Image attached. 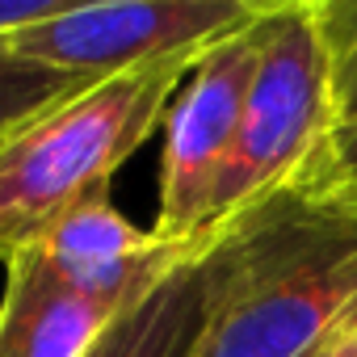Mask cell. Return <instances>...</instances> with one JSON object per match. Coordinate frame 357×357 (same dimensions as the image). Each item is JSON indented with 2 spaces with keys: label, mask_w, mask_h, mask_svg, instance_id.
Here are the masks:
<instances>
[{
  "label": "cell",
  "mask_w": 357,
  "mask_h": 357,
  "mask_svg": "<svg viewBox=\"0 0 357 357\" xmlns=\"http://www.w3.org/2000/svg\"><path fill=\"white\" fill-rule=\"evenodd\" d=\"M194 357H298L357 303V181L311 160L223 227Z\"/></svg>",
  "instance_id": "6da1fadb"
},
{
  "label": "cell",
  "mask_w": 357,
  "mask_h": 357,
  "mask_svg": "<svg viewBox=\"0 0 357 357\" xmlns=\"http://www.w3.org/2000/svg\"><path fill=\"white\" fill-rule=\"evenodd\" d=\"M198 59L93 80L0 147V261L43 244L59 219L109 198L114 172L147 143Z\"/></svg>",
  "instance_id": "7a4b0ae2"
},
{
  "label": "cell",
  "mask_w": 357,
  "mask_h": 357,
  "mask_svg": "<svg viewBox=\"0 0 357 357\" xmlns=\"http://www.w3.org/2000/svg\"><path fill=\"white\" fill-rule=\"evenodd\" d=\"M332 130V43L319 0H269L257 22V68L211 202L206 236L219 240L248 206L294 181L324 151Z\"/></svg>",
  "instance_id": "3957f363"
},
{
  "label": "cell",
  "mask_w": 357,
  "mask_h": 357,
  "mask_svg": "<svg viewBox=\"0 0 357 357\" xmlns=\"http://www.w3.org/2000/svg\"><path fill=\"white\" fill-rule=\"evenodd\" d=\"M261 13L265 0H105L68 5L0 43L43 68L105 80L147 63L202 59L223 38L248 30Z\"/></svg>",
  "instance_id": "277c9868"
},
{
  "label": "cell",
  "mask_w": 357,
  "mask_h": 357,
  "mask_svg": "<svg viewBox=\"0 0 357 357\" xmlns=\"http://www.w3.org/2000/svg\"><path fill=\"white\" fill-rule=\"evenodd\" d=\"M257 22L211 47L164 114L160 211L151 231L168 244H215L206 236V219L257 68Z\"/></svg>",
  "instance_id": "5b68a950"
},
{
  "label": "cell",
  "mask_w": 357,
  "mask_h": 357,
  "mask_svg": "<svg viewBox=\"0 0 357 357\" xmlns=\"http://www.w3.org/2000/svg\"><path fill=\"white\" fill-rule=\"evenodd\" d=\"M34 248L63 282L126 315L168 273H176L211 244H168L155 231H143L126 215H118L109 198H93L59 219L55 231Z\"/></svg>",
  "instance_id": "8992f818"
},
{
  "label": "cell",
  "mask_w": 357,
  "mask_h": 357,
  "mask_svg": "<svg viewBox=\"0 0 357 357\" xmlns=\"http://www.w3.org/2000/svg\"><path fill=\"white\" fill-rule=\"evenodd\" d=\"M118 311L63 282L38 248L9 261L0 303V357H89Z\"/></svg>",
  "instance_id": "52a82bcc"
},
{
  "label": "cell",
  "mask_w": 357,
  "mask_h": 357,
  "mask_svg": "<svg viewBox=\"0 0 357 357\" xmlns=\"http://www.w3.org/2000/svg\"><path fill=\"white\" fill-rule=\"evenodd\" d=\"M206 252L185 261L147 298H139L126 315H118L109 332L89 349V357H194L206 332V315H211Z\"/></svg>",
  "instance_id": "ba28073f"
},
{
  "label": "cell",
  "mask_w": 357,
  "mask_h": 357,
  "mask_svg": "<svg viewBox=\"0 0 357 357\" xmlns=\"http://www.w3.org/2000/svg\"><path fill=\"white\" fill-rule=\"evenodd\" d=\"M93 80L43 68L34 59H22V55H13L5 43H0V147H5L22 126L43 118L51 105L76 97Z\"/></svg>",
  "instance_id": "9c48e42d"
},
{
  "label": "cell",
  "mask_w": 357,
  "mask_h": 357,
  "mask_svg": "<svg viewBox=\"0 0 357 357\" xmlns=\"http://www.w3.org/2000/svg\"><path fill=\"white\" fill-rule=\"evenodd\" d=\"M332 43V105L336 126L357 122V0L353 5H319Z\"/></svg>",
  "instance_id": "30bf717a"
},
{
  "label": "cell",
  "mask_w": 357,
  "mask_h": 357,
  "mask_svg": "<svg viewBox=\"0 0 357 357\" xmlns=\"http://www.w3.org/2000/svg\"><path fill=\"white\" fill-rule=\"evenodd\" d=\"M315 164L332 176V181H357V122L353 126H336L324 143V151L315 155Z\"/></svg>",
  "instance_id": "8fae6325"
},
{
  "label": "cell",
  "mask_w": 357,
  "mask_h": 357,
  "mask_svg": "<svg viewBox=\"0 0 357 357\" xmlns=\"http://www.w3.org/2000/svg\"><path fill=\"white\" fill-rule=\"evenodd\" d=\"M68 5L63 0H0V38H9V34H22L55 13H63Z\"/></svg>",
  "instance_id": "7c38bea8"
}]
</instances>
